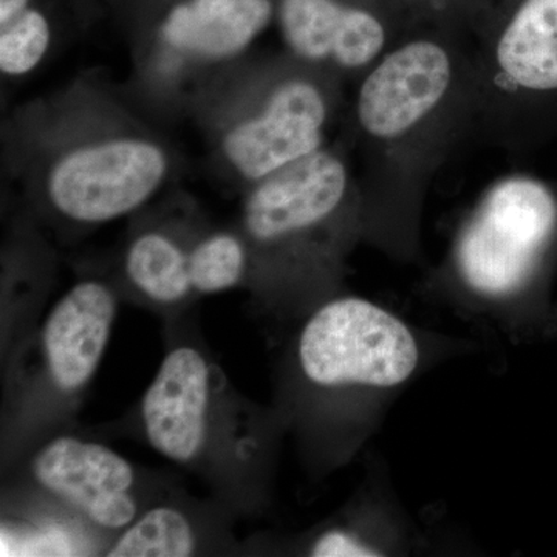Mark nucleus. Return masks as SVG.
<instances>
[{
    "label": "nucleus",
    "instance_id": "obj_7",
    "mask_svg": "<svg viewBox=\"0 0 557 557\" xmlns=\"http://www.w3.org/2000/svg\"><path fill=\"white\" fill-rule=\"evenodd\" d=\"M358 207L362 197L350 161L325 146L248 186L242 231L251 249L288 251L310 244Z\"/></svg>",
    "mask_w": 557,
    "mask_h": 557
},
{
    "label": "nucleus",
    "instance_id": "obj_8",
    "mask_svg": "<svg viewBox=\"0 0 557 557\" xmlns=\"http://www.w3.org/2000/svg\"><path fill=\"white\" fill-rule=\"evenodd\" d=\"M278 33L296 60L361 76L413 25L388 0H276Z\"/></svg>",
    "mask_w": 557,
    "mask_h": 557
},
{
    "label": "nucleus",
    "instance_id": "obj_15",
    "mask_svg": "<svg viewBox=\"0 0 557 557\" xmlns=\"http://www.w3.org/2000/svg\"><path fill=\"white\" fill-rule=\"evenodd\" d=\"M251 248L244 234L212 231L189 247V276L197 295H218L247 277Z\"/></svg>",
    "mask_w": 557,
    "mask_h": 557
},
{
    "label": "nucleus",
    "instance_id": "obj_14",
    "mask_svg": "<svg viewBox=\"0 0 557 557\" xmlns=\"http://www.w3.org/2000/svg\"><path fill=\"white\" fill-rule=\"evenodd\" d=\"M197 549L193 523L172 507H156L139 515L108 549L109 557H185Z\"/></svg>",
    "mask_w": 557,
    "mask_h": 557
},
{
    "label": "nucleus",
    "instance_id": "obj_16",
    "mask_svg": "<svg viewBox=\"0 0 557 557\" xmlns=\"http://www.w3.org/2000/svg\"><path fill=\"white\" fill-rule=\"evenodd\" d=\"M53 46V25L35 2L0 21V72L3 78L30 75L46 61Z\"/></svg>",
    "mask_w": 557,
    "mask_h": 557
},
{
    "label": "nucleus",
    "instance_id": "obj_2",
    "mask_svg": "<svg viewBox=\"0 0 557 557\" xmlns=\"http://www.w3.org/2000/svg\"><path fill=\"white\" fill-rule=\"evenodd\" d=\"M474 54V137L515 153L556 141L557 0H493Z\"/></svg>",
    "mask_w": 557,
    "mask_h": 557
},
{
    "label": "nucleus",
    "instance_id": "obj_5",
    "mask_svg": "<svg viewBox=\"0 0 557 557\" xmlns=\"http://www.w3.org/2000/svg\"><path fill=\"white\" fill-rule=\"evenodd\" d=\"M557 240V189L531 174L498 178L480 197L456 245L465 284L491 298L525 288Z\"/></svg>",
    "mask_w": 557,
    "mask_h": 557
},
{
    "label": "nucleus",
    "instance_id": "obj_1",
    "mask_svg": "<svg viewBox=\"0 0 557 557\" xmlns=\"http://www.w3.org/2000/svg\"><path fill=\"white\" fill-rule=\"evenodd\" d=\"M474 36L413 25L357 78L348 131L362 208L417 200L454 150L474 137Z\"/></svg>",
    "mask_w": 557,
    "mask_h": 557
},
{
    "label": "nucleus",
    "instance_id": "obj_10",
    "mask_svg": "<svg viewBox=\"0 0 557 557\" xmlns=\"http://www.w3.org/2000/svg\"><path fill=\"white\" fill-rule=\"evenodd\" d=\"M32 472L44 490L102 530L123 531L139 516L134 468L100 443L51 440L33 458Z\"/></svg>",
    "mask_w": 557,
    "mask_h": 557
},
{
    "label": "nucleus",
    "instance_id": "obj_4",
    "mask_svg": "<svg viewBox=\"0 0 557 557\" xmlns=\"http://www.w3.org/2000/svg\"><path fill=\"white\" fill-rule=\"evenodd\" d=\"M341 76L287 54L219 127L218 150L248 186L327 146Z\"/></svg>",
    "mask_w": 557,
    "mask_h": 557
},
{
    "label": "nucleus",
    "instance_id": "obj_12",
    "mask_svg": "<svg viewBox=\"0 0 557 557\" xmlns=\"http://www.w3.org/2000/svg\"><path fill=\"white\" fill-rule=\"evenodd\" d=\"M276 16V0H182L161 17V60L178 67H207L236 60Z\"/></svg>",
    "mask_w": 557,
    "mask_h": 557
},
{
    "label": "nucleus",
    "instance_id": "obj_18",
    "mask_svg": "<svg viewBox=\"0 0 557 557\" xmlns=\"http://www.w3.org/2000/svg\"><path fill=\"white\" fill-rule=\"evenodd\" d=\"M311 556L317 557H373L379 552L362 544L354 534L333 530L322 534L311 547Z\"/></svg>",
    "mask_w": 557,
    "mask_h": 557
},
{
    "label": "nucleus",
    "instance_id": "obj_13",
    "mask_svg": "<svg viewBox=\"0 0 557 557\" xmlns=\"http://www.w3.org/2000/svg\"><path fill=\"white\" fill-rule=\"evenodd\" d=\"M124 274L148 302L174 307L193 295L189 247L170 230L139 231L124 252Z\"/></svg>",
    "mask_w": 557,
    "mask_h": 557
},
{
    "label": "nucleus",
    "instance_id": "obj_9",
    "mask_svg": "<svg viewBox=\"0 0 557 557\" xmlns=\"http://www.w3.org/2000/svg\"><path fill=\"white\" fill-rule=\"evenodd\" d=\"M223 380L199 348H172L141 403L149 445L177 465H199L218 435Z\"/></svg>",
    "mask_w": 557,
    "mask_h": 557
},
{
    "label": "nucleus",
    "instance_id": "obj_11",
    "mask_svg": "<svg viewBox=\"0 0 557 557\" xmlns=\"http://www.w3.org/2000/svg\"><path fill=\"white\" fill-rule=\"evenodd\" d=\"M119 314V299L106 282L84 278L50 310L40 330L44 372L65 397L78 395L100 368Z\"/></svg>",
    "mask_w": 557,
    "mask_h": 557
},
{
    "label": "nucleus",
    "instance_id": "obj_17",
    "mask_svg": "<svg viewBox=\"0 0 557 557\" xmlns=\"http://www.w3.org/2000/svg\"><path fill=\"white\" fill-rule=\"evenodd\" d=\"M410 25H450L474 36L493 0H388Z\"/></svg>",
    "mask_w": 557,
    "mask_h": 557
},
{
    "label": "nucleus",
    "instance_id": "obj_3",
    "mask_svg": "<svg viewBox=\"0 0 557 557\" xmlns=\"http://www.w3.org/2000/svg\"><path fill=\"white\" fill-rule=\"evenodd\" d=\"M166 146L137 127L75 132L51 145L36 170L47 209L75 226H100L148 205L171 177Z\"/></svg>",
    "mask_w": 557,
    "mask_h": 557
},
{
    "label": "nucleus",
    "instance_id": "obj_6",
    "mask_svg": "<svg viewBox=\"0 0 557 557\" xmlns=\"http://www.w3.org/2000/svg\"><path fill=\"white\" fill-rule=\"evenodd\" d=\"M304 375L321 387H394L412 375L418 347L409 329L369 300H330L299 338Z\"/></svg>",
    "mask_w": 557,
    "mask_h": 557
}]
</instances>
